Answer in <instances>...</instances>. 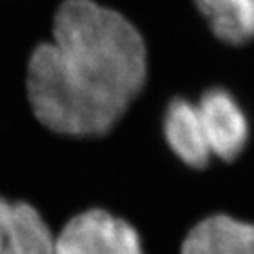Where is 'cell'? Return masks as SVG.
<instances>
[{
  "label": "cell",
  "mask_w": 254,
  "mask_h": 254,
  "mask_svg": "<svg viewBox=\"0 0 254 254\" xmlns=\"http://www.w3.org/2000/svg\"><path fill=\"white\" fill-rule=\"evenodd\" d=\"M147 79L141 34L113 9L65 0L53 20V39L32 52L27 94L32 113L64 136L111 131Z\"/></svg>",
  "instance_id": "6da1fadb"
},
{
  "label": "cell",
  "mask_w": 254,
  "mask_h": 254,
  "mask_svg": "<svg viewBox=\"0 0 254 254\" xmlns=\"http://www.w3.org/2000/svg\"><path fill=\"white\" fill-rule=\"evenodd\" d=\"M208 27L222 43L254 41V0H194Z\"/></svg>",
  "instance_id": "52a82bcc"
},
{
  "label": "cell",
  "mask_w": 254,
  "mask_h": 254,
  "mask_svg": "<svg viewBox=\"0 0 254 254\" xmlns=\"http://www.w3.org/2000/svg\"><path fill=\"white\" fill-rule=\"evenodd\" d=\"M0 254H55V235L30 203L0 198Z\"/></svg>",
  "instance_id": "277c9868"
},
{
  "label": "cell",
  "mask_w": 254,
  "mask_h": 254,
  "mask_svg": "<svg viewBox=\"0 0 254 254\" xmlns=\"http://www.w3.org/2000/svg\"><path fill=\"white\" fill-rule=\"evenodd\" d=\"M212 157L233 161L249 141V122L238 101L224 88H210L196 103Z\"/></svg>",
  "instance_id": "3957f363"
},
{
  "label": "cell",
  "mask_w": 254,
  "mask_h": 254,
  "mask_svg": "<svg viewBox=\"0 0 254 254\" xmlns=\"http://www.w3.org/2000/svg\"><path fill=\"white\" fill-rule=\"evenodd\" d=\"M182 254H254V222L226 214L205 217L186 235Z\"/></svg>",
  "instance_id": "8992f818"
},
{
  "label": "cell",
  "mask_w": 254,
  "mask_h": 254,
  "mask_svg": "<svg viewBox=\"0 0 254 254\" xmlns=\"http://www.w3.org/2000/svg\"><path fill=\"white\" fill-rule=\"evenodd\" d=\"M55 254H145L141 238L124 219L92 208L67 221L55 237Z\"/></svg>",
  "instance_id": "7a4b0ae2"
},
{
  "label": "cell",
  "mask_w": 254,
  "mask_h": 254,
  "mask_svg": "<svg viewBox=\"0 0 254 254\" xmlns=\"http://www.w3.org/2000/svg\"><path fill=\"white\" fill-rule=\"evenodd\" d=\"M163 132L170 150L186 166L203 170L210 163L212 152L196 103L182 97L171 101L163 119Z\"/></svg>",
  "instance_id": "5b68a950"
}]
</instances>
